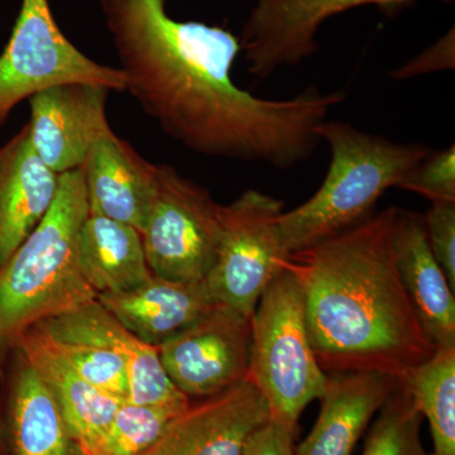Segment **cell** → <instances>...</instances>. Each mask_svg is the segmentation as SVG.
Wrapping results in <instances>:
<instances>
[{"instance_id":"cell-1","label":"cell","mask_w":455,"mask_h":455,"mask_svg":"<svg viewBox=\"0 0 455 455\" xmlns=\"http://www.w3.org/2000/svg\"><path fill=\"white\" fill-rule=\"evenodd\" d=\"M125 76V92L161 130L196 154L278 170L305 163L343 92L307 88L267 100L238 88L241 40L218 26L180 22L166 0H99Z\"/></svg>"},{"instance_id":"cell-2","label":"cell","mask_w":455,"mask_h":455,"mask_svg":"<svg viewBox=\"0 0 455 455\" xmlns=\"http://www.w3.org/2000/svg\"><path fill=\"white\" fill-rule=\"evenodd\" d=\"M396 206L329 241L290 254L300 280L311 348L326 374L403 379L436 346L398 272L392 242Z\"/></svg>"},{"instance_id":"cell-3","label":"cell","mask_w":455,"mask_h":455,"mask_svg":"<svg viewBox=\"0 0 455 455\" xmlns=\"http://www.w3.org/2000/svg\"><path fill=\"white\" fill-rule=\"evenodd\" d=\"M88 215L82 167L61 173L46 217L0 269V367L32 326L97 300L77 259Z\"/></svg>"},{"instance_id":"cell-4","label":"cell","mask_w":455,"mask_h":455,"mask_svg":"<svg viewBox=\"0 0 455 455\" xmlns=\"http://www.w3.org/2000/svg\"><path fill=\"white\" fill-rule=\"evenodd\" d=\"M319 136L331 155L324 181L309 200L277 220L278 235L290 254L370 220L383 193L400 187L430 152L423 145L395 143L347 122L326 119Z\"/></svg>"},{"instance_id":"cell-5","label":"cell","mask_w":455,"mask_h":455,"mask_svg":"<svg viewBox=\"0 0 455 455\" xmlns=\"http://www.w3.org/2000/svg\"><path fill=\"white\" fill-rule=\"evenodd\" d=\"M248 379L271 418L293 429L305 407L324 394L328 374L311 348L304 290L287 263L254 310Z\"/></svg>"},{"instance_id":"cell-6","label":"cell","mask_w":455,"mask_h":455,"mask_svg":"<svg viewBox=\"0 0 455 455\" xmlns=\"http://www.w3.org/2000/svg\"><path fill=\"white\" fill-rule=\"evenodd\" d=\"M70 83L125 92L121 68L99 64L66 38L49 0H22L13 32L0 55V127L23 100Z\"/></svg>"},{"instance_id":"cell-7","label":"cell","mask_w":455,"mask_h":455,"mask_svg":"<svg viewBox=\"0 0 455 455\" xmlns=\"http://www.w3.org/2000/svg\"><path fill=\"white\" fill-rule=\"evenodd\" d=\"M283 206L257 190L221 205L220 243L205 278L218 304L252 319L260 296L290 259L277 229Z\"/></svg>"},{"instance_id":"cell-8","label":"cell","mask_w":455,"mask_h":455,"mask_svg":"<svg viewBox=\"0 0 455 455\" xmlns=\"http://www.w3.org/2000/svg\"><path fill=\"white\" fill-rule=\"evenodd\" d=\"M220 209L206 188L158 164L157 188L140 232L156 276L205 281L220 243Z\"/></svg>"},{"instance_id":"cell-9","label":"cell","mask_w":455,"mask_h":455,"mask_svg":"<svg viewBox=\"0 0 455 455\" xmlns=\"http://www.w3.org/2000/svg\"><path fill=\"white\" fill-rule=\"evenodd\" d=\"M252 319L218 304L156 347L171 381L188 398H208L248 379Z\"/></svg>"},{"instance_id":"cell-10","label":"cell","mask_w":455,"mask_h":455,"mask_svg":"<svg viewBox=\"0 0 455 455\" xmlns=\"http://www.w3.org/2000/svg\"><path fill=\"white\" fill-rule=\"evenodd\" d=\"M416 0H256L242 32L241 47L254 76L298 66L319 51L316 33L329 18L376 4L398 8ZM451 2V0H443Z\"/></svg>"},{"instance_id":"cell-11","label":"cell","mask_w":455,"mask_h":455,"mask_svg":"<svg viewBox=\"0 0 455 455\" xmlns=\"http://www.w3.org/2000/svg\"><path fill=\"white\" fill-rule=\"evenodd\" d=\"M110 92L95 84L70 83L28 99L32 145L53 172L80 169L92 145L113 131L107 116Z\"/></svg>"},{"instance_id":"cell-12","label":"cell","mask_w":455,"mask_h":455,"mask_svg":"<svg viewBox=\"0 0 455 455\" xmlns=\"http://www.w3.org/2000/svg\"><path fill=\"white\" fill-rule=\"evenodd\" d=\"M271 418L250 379L190 405L142 455H243L251 435Z\"/></svg>"},{"instance_id":"cell-13","label":"cell","mask_w":455,"mask_h":455,"mask_svg":"<svg viewBox=\"0 0 455 455\" xmlns=\"http://www.w3.org/2000/svg\"><path fill=\"white\" fill-rule=\"evenodd\" d=\"M57 341H84L119 353L128 363L127 401L137 405H188L173 385L158 350L130 333L98 300L38 324Z\"/></svg>"},{"instance_id":"cell-14","label":"cell","mask_w":455,"mask_h":455,"mask_svg":"<svg viewBox=\"0 0 455 455\" xmlns=\"http://www.w3.org/2000/svg\"><path fill=\"white\" fill-rule=\"evenodd\" d=\"M82 170L90 214L142 232L157 188L158 164L110 131L90 148Z\"/></svg>"},{"instance_id":"cell-15","label":"cell","mask_w":455,"mask_h":455,"mask_svg":"<svg viewBox=\"0 0 455 455\" xmlns=\"http://www.w3.org/2000/svg\"><path fill=\"white\" fill-rule=\"evenodd\" d=\"M59 184L32 145L28 123L0 147V269L46 217Z\"/></svg>"},{"instance_id":"cell-16","label":"cell","mask_w":455,"mask_h":455,"mask_svg":"<svg viewBox=\"0 0 455 455\" xmlns=\"http://www.w3.org/2000/svg\"><path fill=\"white\" fill-rule=\"evenodd\" d=\"M395 259L419 320L436 349L455 347V299L431 251L424 215L396 208L392 224Z\"/></svg>"},{"instance_id":"cell-17","label":"cell","mask_w":455,"mask_h":455,"mask_svg":"<svg viewBox=\"0 0 455 455\" xmlns=\"http://www.w3.org/2000/svg\"><path fill=\"white\" fill-rule=\"evenodd\" d=\"M14 350L26 358L49 387L68 429L88 453L112 423L123 400L89 385L38 324L26 331Z\"/></svg>"},{"instance_id":"cell-18","label":"cell","mask_w":455,"mask_h":455,"mask_svg":"<svg viewBox=\"0 0 455 455\" xmlns=\"http://www.w3.org/2000/svg\"><path fill=\"white\" fill-rule=\"evenodd\" d=\"M97 300L130 333L158 347L217 307L205 281L154 277L131 291L101 293Z\"/></svg>"},{"instance_id":"cell-19","label":"cell","mask_w":455,"mask_h":455,"mask_svg":"<svg viewBox=\"0 0 455 455\" xmlns=\"http://www.w3.org/2000/svg\"><path fill=\"white\" fill-rule=\"evenodd\" d=\"M397 382L398 379L382 373L328 374L316 423L295 449V455H352Z\"/></svg>"},{"instance_id":"cell-20","label":"cell","mask_w":455,"mask_h":455,"mask_svg":"<svg viewBox=\"0 0 455 455\" xmlns=\"http://www.w3.org/2000/svg\"><path fill=\"white\" fill-rule=\"evenodd\" d=\"M14 352L17 361L9 387L4 435L8 455H86L49 387L26 358Z\"/></svg>"},{"instance_id":"cell-21","label":"cell","mask_w":455,"mask_h":455,"mask_svg":"<svg viewBox=\"0 0 455 455\" xmlns=\"http://www.w3.org/2000/svg\"><path fill=\"white\" fill-rule=\"evenodd\" d=\"M77 259L84 278L98 295L131 291L154 277L139 230L103 215L89 212L84 221Z\"/></svg>"},{"instance_id":"cell-22","label":"cell","mask_w":455,"mask_h":455,"mask_svg":"<svg viewBox=\"0 0 455 455\" xmlns=\"http://www.w3.org/2000/svg\"><path fill=\"white\" fill-rule=\"evenodd\" d=\"M400 379L429 421L433 451L427 455H455V347L436 349Z\"/></svg>"},{"instance_id":"cell-23","label":"cell","mask_w":455,"mask_h":455,"mask_svg":"<svg viewBox=\"0 0 455 455\" xmlns=\"http://www.w3.org/2000/svg\"><path fill=\"white\" fill-rule=\"evenodd\" d=\"M190 405H137L123 400L112 423L86 455H142Z\"/></svg>"},{"instance_id":"cell-24","label":"cell","mask_w":455,"mask_h":455,"mask_svg":"<svg viewBox=\"0 0 455 455\" xmlns=\"http://www.w3.org/2000/svg\"><path fill=\"white\" fill-rule=\"evenodd\" d=\"M423 416L401 379L368 433L363 455H427L421 444Z\"/></svg>"},{"instance_id":"cell-25","label":"cell","mask_w":455,"mask_h":455,"mask_svg":"<svg viewBox=\"0 0 455 455\" xmlns=\"http://www.w3.org/2000/svg\"><path fill=\"white\" fill-rule=\"evenodd\" d=\"M55 341L71 366L89 385L127 400L130 392L128 363L119 353L84 341Z\"/></svg>"},{"instance_id":"cell-26","label":"cell","mask_w":455,"mask_h":455,"mask_svg":"<svg viewBox=\"0 0 455 455\" xmlns=\"http://www.w3.org/2000/svg\"><path fill=\"white\" fill-rule=\"evenodd\" d=\"M398 188L427 197L430 203H455L454 145L430 151Z\"/></svg>"},{"instance_id":"cell-27","label":"cell","mask_w":455,"mask_h":455,"mask_svg":"<svg viewBox=\"0 0 455 455\" xmlns=\"http://www.w3.org/2000/svg\"><path fill=\"white\" fill-rule=\"evenodd\" d=\"M427 239L434 256L455 289V203H430L424 214Z\"/></svg>"},{"instance_id":"cell-28","label":"cell","mask_w":455,"mask_h":455,"mask_svg":"<svg viewBox=\"0 0 455 455\" xmlns=\"http://www.w3.org/2000/svg\"><path fill=\"white\" fill-rule=\"evenodd\" d=\"M455 68V36L454 28L447 35L439 38L433 46L424 51L415 59L410 60L400 68L392 71L391 77L395 80L412 79L438 71L454 70Z\"/></svg>"},{"instance_id":"cell-29","label":"cell","mask_w":455,"mask_h":455,"mask_svg":"<svg viewBox=\"0 0 455 455\" xmlns=\"http://www.w3.org/2000/svg\"><path fill=\"white\" fill-rule=\"evenodd\" d=\"M296 433L298 429L269 418L248 439L243 455H295Z\"/></svg>"},{"instance_id":"cell-30","label":"cell","mask_w":455,"mask_h":455,"mask_svg":"<svg viewBox=\"0 0 455 455\" xmlns=\"http://www.w3.org/2000/svg\"><path fill=\"white\" fill-rule=\"evenodd\" d=\"M0 455H8L7 445H5L4 434L0 427Z\"/></svg>"}]
</instances>
